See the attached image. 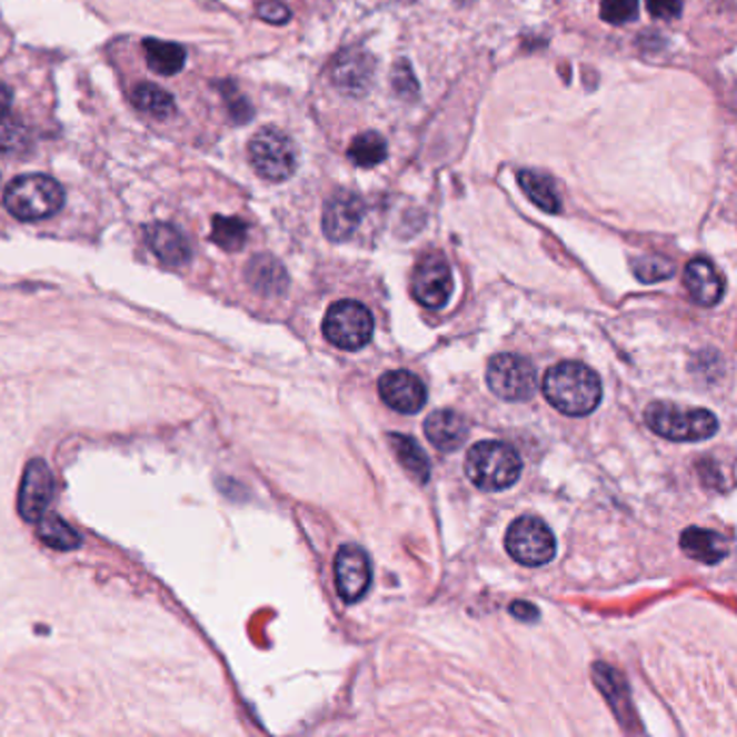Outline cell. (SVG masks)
<instances>
[{
    "mask_svg": "<svg viewBox=\"0 0 737 737\" xmlns=\"http://www.w3.org/2000/svg\"><path fill=\"white\" fill-rule=\"evenodd\" d=\"M146 240L156 258L167 267H182L191 260L187 236L171 223H152L146 228Z\"/></svg>",
    "mask_w": 737,
    "mask_h": 737,
    "instance_id": "obj_16",
    "label": "cell"
},
{
    "mask_svg": "<svg viewBox=\"0 0 737 737\" xmlns=\"http://www.w3.org/2000/svg\"><path fill=\"white\" fill-rule=\"evenodd\" d=\"M322 333L338 349H363L375 336V318L363 303L345 299L333 303L325 313Z\"/></svg>",
    "mask_w": 737,
    "mask_h": 737,
    "instance_id": "obj_6",
    "label": "cell"
},
{
    "mask_svg": "<svg viewBox=\"0 0 737 737\" xmlns=\"http://www.w3.org/2000/svg\"><path fill=\"white\" fill-rule=\"evenodd\" d=\"M146 61L150 70L162 77L178 74L187 63V50L180 43L173 41H160V39H146L143 41Z\"/></svg>",
    "mask_w": 737,
    "mask_h": 737,
    "instance_id": "obj_20",
    "label": "cell"
},
{
    "mask_svg": "<svg viewBox=\"0 0 737 737\" xmlns=\"http://www.w3.org/2000/svg\"><path fill=\"white\" fill-rule=\"evenodd\" d=\"M645 422L656 435L670 441H705L718 432V420L707 409H684L658 400L645 409Z\"/></svg>",
    "mask_w": 737,
    "mask_h": 737,
    "instance_id": "obj_4",
    "label": "cell"
},
{
    "mask_svg": "<svg viewBox=\"0 0 737 737\" xmlns=\"http://www.w3.org/2000/svg\"><path fill=\"white\" fill-rule=\"evenodd\" d=\"M386 158H388V141L375 130L357 135L350 143L349 160L355 167L372 169L381 165Z\"/></svg>",
    "mask_w": 737,
    "mask_h": 737,
    "instance_id": "obj_23",
    "label": "cell"
},
{
    "mask_svg": "<svg viewBox=\"0 0 737 737\" xmlns=\"http://www.w3.org/2000/svg\"><path fill=\"white\" fill-rule=\"evenodd\" d=\"M38 537L39 541L52 549H61V551H70L77 549L82 544V537L78 535L70 524H66L59 515H43L38 519Z\"/></svg>",
    "mask_w": 737,
    "mask_h": 737,
    "instance_id": "obj_24",
    "label": "cell"
},
{
    "mask_svg": "<svg viewBox=\"0 0 737 737\" xmlns=\"http://www.w3.org/2000/svg\"><path fill=\"white\" fill-rule=\"evenodd\" d=\"M427 439L441 452H455L466 444L469 437V425L457 411L441 409L430 414L425 422Z\"/></svg>",
    "mask_w": 737,
    "mask_h": 737,
    "instance_id": "obj_17",
    "label": "cell"
},
{
    "mask_svg": "<svg viewBox=\"0 0 737 737\" xmlns=\"http://www.w3.org/2000/svg\"><path fill=\"white\" fill-rule=\"evenodd\" d=\"M336 586L347 604L359 601L372 582L368 554L357 545H345L336 554Z\"/></svg>",
    "mask_w": 737,
    "mask_h": 737,
    "instance_id": "obj_11",
    "label": "cell"
},
{
    "mask_svg": "<svg viewBox=\"0 0 737 737\" xmlns=\"http://www.w3.org/2000/svg\"><path fill=\"white\" fill-rule=\"evenodd\" d=\"M210 238L226 251H240L247 242V223L238 217H215Z\"/></svg>",
    "mask_w": 737,
    "mask_h": 737,
    "instance_id": "obj_26",
    "label": "cell"
},
{
    "mask_svg": "<svg viewBox=\"0 0 737 737\" xmlns=\"http://www.w3.org/2000/svg\"><path fill=\"white\" fill-rule=\"evenodd\" d=\"M258 16L269 24H286L290 20V9L281 0H260L256 7Z\"/></svg>",
    "mask_w": 737,
    "mask_h": 737,
    "instance_id": "obj_30",
    "label": "cell"
},
{
    "mask_svg": "<svg viewBox=\"0 0 737 737\" xmlns=\"http://www.w3.org/2000/svg\"><path fill=\"white\" fill-rule=\"evenodd\" d=\"M647 11L658 20H675L684 11V0H647Z\"/></svg>",
    "mask_w": 737,
    "mask_h": 737,
    "instance_id": "obj_32",
    "label": "cell"
},
{
    "mask_svg": "<svg viewBox=\"0 0 737 737\" xmlns=\"http://www.w3.org/2000/svg\"><path fill=\"white\" fill-rule=\"evenodd\" d=\"M54 498V476L43 459H33L24 467L20 491H18V512L24 521L38 524Z\"/></svg>",
    "mask_w": 737,
    "mask_h": 737,
    "instance_id": "obj_10",
    "label": "cell"
},
{
    "mask_svg": "<svg viewBox=\"0 0 737 737\" xmlns=\"http://www.w3.org/2000/svg\"><path fill=\"white\" fill-rule=\"evenodd\" d=\"M2 201L11 217L31 223L57 215L66 203V191L50 176L27 173L7 185Z\"/></svg>",
    "mask_w": 737,
    "mask_h": 737,
    "instance_id": "obj_2",
    "label": "cell"
},
{
    "mask_svg": "<svg viewBox=\"0 0 737 737\" xmlns=\"http://www.w3.org/2000/svg\"><path fill=\"white\" fill-rule=\"evenodd\" d=\"M22 141V126L20 121L11 119V116H4L0 119V150H18Z\"/></svg>",
    "mask_w": 737,
    "mask_h": 737,
    "instance_id": "obj_31",
    "label": "cell"
},
{
    "mask_svg": "<svg viewBox=\"0 0 737 737\" xmlns=\"http://www.w3.org/2000/svg\"><path fill=\"white\" fill-rule=\"evenodd\" d=\"M411 292L420 306L430 310H439L450 301L455 292V277L441 253H427L418 262L411 277Z\"/></svg>",
    "mask_w": 737,
    "mask_h": 737,
    "instance_id": "obj_9",
    "label": "cell"
},
{
    "mask_svg": "<svg viewBox=\"0 0 737 737\" xmlns=\"http://www.w3.org/2000/svg\"><path fill=\"white\" fill-rule=\"evenodd\" d=\"M487 386L498 398L508 402L530 400L539 386L537 368L521 355H496L487 366Z\"/></svg>",
    "mask_w": 737,
    "mask_h": 737,
    "instance_id": "obj_8",
    "label": "cell"
},
{
    "mask_svg": "<svg viewBox=\"0 0 737 737\" xmlns=\"http://www.w3.org/2000/svg\"><path fill=\"white\" fill-rule=\"evenodd\" d=\"M11 102H13V91H11L4 82H0V119L4 116H9V111H11Z\"/></svg>",
    "mask_w": 737,
    "mask_h": 737,
    "instance_id": "obj_34",
    "label": "cell"
},
{
    "mask_svg": "<svg viewBox=\"0 0 737 737\" xmlns=\"http://www.w3.org/2000/svg\"><path fill=\"white\" fill-rule=\"evenodd\" d=\"M132 102L137 109H141L143 113L156 117V119H167L176 113L173 96L155 82L137 84L132 89Z\"/></svg>",
    "mask_w": 737,
    "mask_h": 737,
    "instance_id": "obj_25",
    "label": "cell"
},
{
    "mask_svg": "<svg viewBox=\"0 0 737 737\" xmlns=\"http://www.w3.org/2000/svg\"><path fill=\"white\" fill-rule=\"evenodd\" d=\"M249 158L256 173L269 182H286L297 171V148L279 128H262L249 141Z\"/></svg>",
    "mask_w": 737,
    "mask_h": 737,
    "instance_id": "obj_5",
    "label": "cell"
},
{
    "mask_svg": "<svg viewBox=\"0 0 737 737\" xmlns=\"http://www.w3.org/2000/svg\"><path fill=\"white\" fill-rule=\"evenodd\" d=\"M245 277H247V283L262 297H281L290 283L283 265L267 253L251 258Z\"/></svg>",
    "mask_w": 737,
    "mask_h": 737,
    "instance_id": "obj_18",
    "label": "cell"
},
{
    "mask_svg": "<svg viewBox=\"0 0 737 737\" xmlns=\"http://www.w3.org/2000/svg\"><path fill=\"white\" fill-rule=\"evenodd\" d=\"M521 457L505 441H480L469 448L466 474L482 491H505L521 476Z\"/></svg>",
    "mask_w": 737,
    "mask_h": 737,
    "instance_id": "obj_3",
    "label": "cell"
},
{
    "mask_svg": "<svg viewBox=\"0 0 737 737\" xmlns=\"http://www.w3.org/2000/svg\"><path fill=\"white\" fill-rule=\"evenodd\" d=\"M506 551L526 567H544L556 556V537L539 517H517L506 532Z\"/></svg>",
    "mask_w": 737,
    "mask_h": 737,
    "instance_id": "obj_7",
    "label": "cell"
},
{
    "mask_svg": "<svg viewBox=\"0 0 737 737\" xmlns=\"http://www.w3.org/2000/svg\"><path fill=\"white\" fill-rule=\"evenodd\" d=\"M391 82H394V89L398 96L402 98H414L418 96V80L414 77V70L407 61H398L396 68H394V74H391Z\"/></svg>",
    "mask_w": 737,
    "mask_h": 737,
    "instance_id": "obj_29",
    "label": "cell"
},
{
    "mask_svg": "<svg viewBox=\"0 0 737 737\" xmlns=\"http://www.w3.org/2000/svg\"><path fill=\"white\" fill-rule=\"evenodd\" d=\"M517 182H519V187H521V191L526 193V197L537 208H541L544 212L556 215L560 210V197L556 193L554 180L547 173H544V171L521 169L519 176H517Z\"/></svg>",
    "mask_w": 737,
    "mask_h": 737,
    "instance_id": "obj_21",
    "label": "cell"
},
{
    "mask_svg": "<svg viewBox=\"0 0 737 737\" xmlns=\"http://www.w3.org/2000/svg\"><path fill=\"white\" fill-rule=\"evenodd\" d=\"M634 272L645 283H658L673 277L675 265L661 256H643L634 262Z\"/></svg>",
    "mask_w": 737,
    "mask_h": 737,
    "instance_id": "obj_27",
    "label": "cell"
},
{
    "mask_svg": "<svg viewBox=\"0 0 737 737\" xmlns=\"http://www.w3.org/2000/svg\"><path fill=\"white\" fill-rule=\"evenodd\" d=\"M510 615L515 617V619H519V621H537L539 619V610L532 606V604H528V601H515L510 608Z\"/></svg>",
    "mask_w": 737,
    "mask_h": 737,
    "instance_id": "obj_33",
    "label": "cell"
},
{
    "mask_svg": "<svg viewBox=\"0 0 737 737\" xmlns=\"http://www.w3.org/2000/svg\"><path fill=\"white\" fill-rule=\"evenodd\" d=\"M601 20L608 24H627L638 18V0H601Z\"/></svg>",
    "mask_w": 737,
    "mask_h": 737,
    "instance_id": "obj_28",
    "label": "cell"
},
{
    "mask_svg": "<svg viewBox=\"0 0 737 737\" xmlns=\"http://www.w3.org/2000/svg\"><path fill=\"white\" fill-rule=\"evenodd\" d=\"M366 217V203L359 195L336 193L322 210V232L333 242L350 240Z\"/></svg>",
    "mask_w": 737,
    "mask_h": 737,
    "instance_id": "obj_13",
    "label": "cell"
},
{
    "mask_svg": "<svg viewBox=\"0 0 737 737\" xmlns=\"http://www.w3.org/2000/svg\"><path fill=\"white\" fill-rule=\"evenodd\" d=\"M384 402L398 414H418L427 405L425 384L407 370H391L379 379Z\"/></svg>",
    "mask_w": 737,
    "mask_h": 737,
    "instance_id": "obj_14",
    "label": "cell"
},
{
    "mask_svg": "<svg viewBox=\"0 0 737 737\" xmlns=\"http://www.w3.org/2000/svg\"><path fill=\"white\" fill-rule=\"evenodd\" d=\"M389 446L396 452L398 461L402 469L418 480L420 485L428 482L430 476V464H428L427 452L418 446L416 439L407 437V435H389Z\"/></svg>",
    "mask_w": 737,
    "mask_h": 737,
    "instance_id": "obj_22",
    "label": "cell"
},
{
    "mask_svg": "<svg viewBox=\"0 0 737 737\" xmlns=\"http://www.w3.org/2000/svg\"><path fill=\"white\" fill-rule=\"evenodd\" d=\"M684 283L693 301H697L703 308H714L725 297L723 275L705 258H695L693 262H688L684 271Z\"/></svg>",
    "mask_w": 737,
    "mask_h": 737,
    "instance_id": "obj_15",
    "label": "cell"
},
{
    "mask_svg": "<svg viewBox=\"0 0 737 737\" xmlns=\"http://www.w3.org/2000/svg\"><path fill=\"white\" fill-rule=\"evenodd\" d=\"M679 545L688 558L699 560L703 565H718L729 554V545L723 535L697 526L684 530Z\"/></svg>",
    "mask_w": 737,
    "mask_h": 737,
    "instance_id": "obj_19",
    "label": "cell"
},
{
    "mask_svg": "<svg viewBox=\"0 0 737 737\" xmlns=\"http://www.w3.org/2000/svg\"><path fill=\"white\" fill-rule=\"evenodd\" d=\"M331 80L347 96H366L375 80V59L359 48L342 50L331 63Z\"/></svg>",
    "mask_w": 737,
    "mask_h": 737,
    "instance_id": "obj_12",
    "label": "cell"
},
{
    "mask_svg": "<svg viewBox=\"0 0 737 737\" xmlns=\"http://www.w3.org/2000/svg\"><path fill=\"white\" fill-rule=\"evenodd\" d=\"M547 402L565 416L582 418L601 402V381L592 368L580 361H560L544 379Z\"/></svg>",
    "mask_w": 737,
    "mask_h": 737,
    "instance_id": "obj_1",
    "label": "cell"
}]
</instances>
